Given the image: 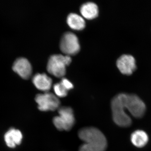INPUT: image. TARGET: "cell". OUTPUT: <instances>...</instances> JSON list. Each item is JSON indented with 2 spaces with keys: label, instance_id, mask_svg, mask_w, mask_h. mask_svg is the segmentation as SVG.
Returning <instances> with one entry per match:
<instances>
[{
  "label": "cell",
  "instance_id": "cell-16",
  "mask_svg": "<svg viewBox=\"0 0 151 151\" xmlns=\"http://www.w3.org/2000/svg\"><path fill=\"white\" fill-rule=\"evenodd\" d=\"M62 83L63 85L64 86V87L69 91L70 89H72L73 88V86L72 83L67 78H63L61 79V81H60Z\"/></svg>",
  "mask_w": 151,
  "mask_h": 151
},
{
  "label": "cell",
  "instance_id": "cell-7",
  "mask_svg": "<svg viewBox=\"0 0 151 151\" xmlns=\"http://www.w3.org/2000/svg\"><path fill=\"white\" fill-rule=\"evenodd\" d=\"M61 51L65 55H74L77 54L80 50L78 38L73 32H65L62 36L60 43Z\"/></svg>",
  "mask_w": 151,
  "mask_h": 151
},
{
  "label": "cell",
  "instance_id": "cell-5",
  "mask_svg": "<svg viewBox=\"0 0 151 151\" xmlns=\"http://www.w3.org/2000/svg\"><path fill=\"white\" fill-rule=\"evenodd\" d=\"M126 110L136 118H141L145 113V104L135 94L121 93Z\"/></svg>",
  "mask_w": 151,
  "mask_h": 151
},
{
  "label": "cell",
  "instance_id": "cell-8",
  "mask_svg": "<svg viewBox=\"0 0 151 151\" xmlns=\"http://www.w3.org/2000/svg\"><path fill=\"white\" fill-rule=\"evenodd\" d=\"M116 64L120 71L126 75L132 74L137 67L134 58L129 54L120 56L117 60Z\"/></svg>",
  "mask_w": 151,
  "mask_h": 151
},
{
  "label": "cell",
  "instance_id": "cell-11",
  "mask_svg": "<svg viewBox=\"0 0 151 151\" xmlns=\"http://www.w3.org/2000/svg\"><path fill=\"white\" fill-rule=\"evenodd\" d=\"M32 82L37 89L48 92L52 85V80L46 73H37L32 78Z\"/></svg>",
  "mask_w": 151,
  "mask_h": 151
},
{
  "label": "cell",
  "instance_id": "cell-9",
  "mask_svg": "<svg viewBox=\"0 0 151 151\" xmlns=\"http://www.w3.org/2000/svg\"><path fill=\"white\" fill-rule=\"evenodd\" d=\"M13 70L22 78L27 79L32 73V66L29 61L24 58H20L15 61Z\"/></svg>",
  "mask_w": 151,
  "mask_h": 151
},
{
  "label": "cell",
  "instance_id": "cell-1",
  "mask_svg": "<svg viewBox=\"0 0 151 151\" xmlns=\"http://www.w3.org/2000/svg\"><path fill=\"white\" fill-rule=\"evenodd\" d=\"M79 139L83 142L79 151H105L107 141L101 131L93 127L82 128L78 132Z\"/></svg>",
  "mask_w": 151,
  "mask_h": 151
},
{
  "label": "cell",
  "instance_id": "cell-3",
  "mask_svg": "<svg viewBox=\"0 0 151 151\" xmlns=\"http://www.w3.org/2000/svg\"><path fill=\"white\" fill-rule=\"evenodd\" d=\"M58 113V116L54 117L52 120L55 127L60 131H70L75 122L73 109L67 106L60 107Z\"/></svg>",
  "mask_w": 151,
  "mask_h": 151
},
{
  "label": "cell",
  "instance_id": "cell-2",
  "mask_svg": "<svg viewBox=\"0 0 151 151\" xmlns=\"http://www.w3.org/2000/svg\"><path fill=\"white\" fill-rule=\"evenodd\" d=\"M71 62L70 56L54 54L50 57L47 69L49 73L56 77L61 78L66 73V67Z\"/></svg>",
  "mask_w": 151,
  "mask_h": 151
},
{
  "label": "cell",
  "instance_id": "cell-10",
  "mask_svg": "<svg viewBox=\"0 0 151 151\" xmlns=\"http://www.w3.org/2000/svg\"><path fill=\"white\" fill-rule=\"evenodd\" d=\"M23 139V135L20 130L11 128L4 136V139L6 145L11 148H14L20 145Z\"/></svg>",
  "mask_w": 151,
  "mask_h": 151
},
{
  "label": "cell",
  "instance_id": "cell-4",
  "mask_svg": "<svg viewBox=\"0 0 151 151\" xmlns=\"http://www.w3.org/2000/svg\"><path fill=\"white\" fill-rule=\"evenodd\" d=\"M111 107L113 121L117 125L123 127L131 126L132 119L124 111L123 103L119 94L112 99Z\"/></svg>",
  "mask_w": 151,
  "mask_h": 151
},
{
  "label": "cell",
  "instance_id": "cell-15",
  "mask_svg": "<svg viewBox=\"0 0 151 151\" xmlns=\"http://www.w3.org/2000/svg\"><path fill=\"white\" fill-rule=\"evenodd\" d=\"M53 89L55 95L58 97H64L67 95L68 90L60 82L55 84L53 86Z\"/></svg>",
  "mask_w": 151,
  "mask_h": 151
},
{
  "label": "cell",
  "instance_id": "cell-12",
  "mask_svg": "<svg viewBox=\"0 0 151 151\" xmlns=\"http://www.w3.org/2000/svg\"><path fill=\"white\" fill-rule=\"evenodd\" d=\"M82 16L88 19H92L97 17L99 13L97 5L92 2H88L83 4L80 9Z\"/></svg>",
  "mask_w": 151,
  "mask_h": 151
},
{
  "label": "cell",
  "instance_id": "cell-14",
  "mask_svg": "<svg viewBox=\"0 0 151 151\" xmlns=\"http://www.w3.org/2000/svg\"><path fill=\"white\" fill-rule=\"evenodd\" d=\"M67 23L71 29L76 30L83 29L86 25L84 18L76 13H70L68 16Z\"/></svg>",
  "mask_w": 151,
  "mask_h": 151
},
{
  "label": "cell",
  "instance_id": "cell-13",
  "mask_svg": "<svg viewBox=\"0 0 151 151\" xmlns=\"http://www.w3.org/2000/svg\"><path fill=\"white\" fill-rule=\"evenodd\" d=\"M131 142L137 147L142 148L147 145L149 141L148 136L142 130L135 131L131 136Z\"/></svg>",
  "mask_w": 151,
  "mask_h": 151
},
{
  "label": "cell",
  "instance_id": "cell-6",
  "mask_svg": "<svg viewBox=\"0 0 151 151\" xmlns=\"http://www.w3.org/2000/svg\"><path fill=\"white\" fill-rule=\"evenodd\" d=\"M38 108L42 111H55L60 108V101L56 95L49 92L37 94L35 98Z\"/></svg>",
  "mask_w": 151,
  "mask_h": 151
}]
</instances>
